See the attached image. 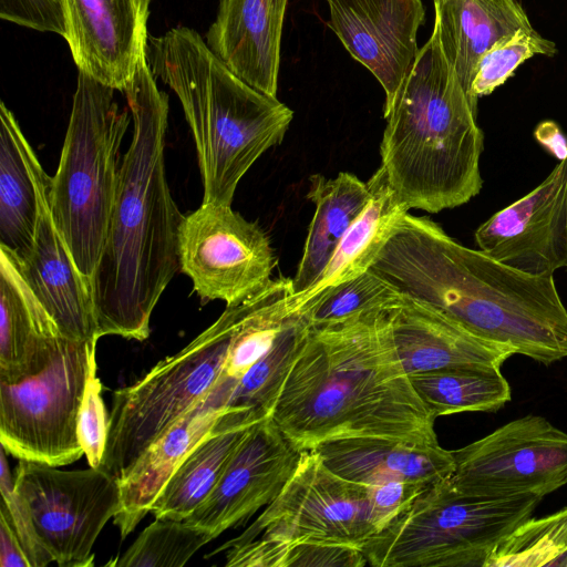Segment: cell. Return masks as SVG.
Instances as JSON below:
<instances>
[{
    "label": "cell",
    "instance_id": "obj_23",
    "mask_svg": "<svg viewBox=\"0 0 567 567\" xmlns=\"http://www.w3.org/2000/svg\"><path fill=\"white\" fill-rule=\"evenodd\" d=\"M0 381L41 372L63 334L25 281L18 258L0 248Z\"/></svg>",
    "mask_w": 567,
    "mask_h": 567
},
{
    "label": "cell",
    "instance_id": "obj_4",
    "mask_svg": "<svg viewBox=\"0 0 567 567\" xmlns=\"http://www.w3.org/2000/svg\"><path fill=\"white\" fill-rule=\"evenodd\" d=\"M381 166L396 202L439 213L482 189L484 134L433 32L419 52L385 117Z\"/></svg>",
    "mask_w": 567,
    "mask_h": 567
},
{
    "label": "cell",
    "instance_id": "obj_7",
    "mask_svg": "<svg viewBox=\"0 0 567 567\" xmlns=\"http://www.w3.org/2000/svg\"><path fill=\"white\" fill-rule=\"evenodd\" d=\"M543 497H477L450 477L424 491L362 549L375 567H485L496 546Z\"/></svg>",
    "mask_w": 567,
    "mask_h": 567
},
{
    "label": "cell",
    "instance_id": "obj_40",
    "mask_svg": "<svg viewBox=\"0 0 567 567\" xmlns=\"http://www.w3.org/2000/svg\"><path fill=\"white\" fill-rule=\"evenodd\" d=\"M0 566L31 567L23 546L7 517L0 513Z\"/></svg>",
    "mask_w": 567,
    "mask_h": 567
},
{
    "label": "cell",
    "instance_id": "obj_29",
    "mask_svg": "<svg viewBox=\"0 0 567 567\" xmlns=\"http://www.w3.org/2000/svg\"><path fill=\"white\" fill-rule=\"evenodd\" d=\"M427 409L437 417L461 412H496L511 401L501 370L447 369L410 374Z\"/></svg>",
    "mask_w": 567,
    "mask_h": 567
},
{
    "label": "cell",
    "instance_id": "obj_20",
    "mask_svg": "<svg viewBox=\"0 0 567 567\" xmlns=\"http://www.w3.org/2000/svg\"><path fill=\"white\" fill-rule=\"evenodd\" d=\"M215 384L210 393L164 431L118 477L121 507L113 517L127 537L186 456L214 430L227 411L228 393Z\"/></svg>",
    "mask_w": 567,
    "mask_h": 567
},
{
    "label": "cell",
    "instance_id": "obj_41",
    "mask_svg": "<svg viewBox=\"0 0 567 567\" xmlns=\"http://www.w3.org/2000/svg\"><path fill=\"white\" fill-rule=\"evenodd\" d=\"M535 140L559 162L567 158V136L554 121L540 122L534 131Z\"/></svg>",
    "mask_w": 567,
    "mask_h": 567
},
{
    "label": "cell",
    "instance_id": "obj_19",
    "mask_svg": "<svg viewBox=\"0 0 567 567\" xmlns=\"http://www.w3.org/2000/svg\"><path fill=\"white\" fill-rule=\"evenodd\" d=\"M388 317L398 355L409 375L447 369L501 370L515 354L404 296L389 309Z\"/></svg>",
    "mask_w": 567,
    "mask_h": 567
},
{
    "label": "cell",
    "instance_id": "obj_27",
    "mask_svg": "<svg viewBox=\"0 0 567 567\" xmlns=\"http://www.w3.org/2000/svg\"><path fill=\"white\" fill-rule=\"evenodd\" d=\"M309 182L307 197L313 203L315 213L297 272L291 278L293 296L305 292L316 282L371 196L368 182L347 172L334 178L315 174Z\"/></svg>",
    "mask_w": 567,
    "mask_h": 567
},
{
    "label": "cell",
    "instance_id": "obj_16",
    "mask_svg": "<svg viewBox=\"0 0 567 567\" xmlns=\"http://www.w3.org/2000/svg\"><path fill=\"white\" fill-rule=\"evenodd\" d=\"M328 25L350 53L381 84L390 113L419 52L416 34L424 21L422 0H326Z\"/></svg>",
    "mask_w": 567,
    "mask_h": 567
},
{
    "label": "cell",
    "instance_id": "obj_25",
    "mask_svg": "<svg viewBox=\"0 0 567 567\" xmlns=\"http://www.w3.org/2000/svg\"><path fill=\"white\" fill-rule=\"evenodd\" d=\"M44 172L14 114L0 106V244L18 257L32 246L43 193Z\"/></svg>",
    "mask_w": 567,
    "mask_h": 567
},
{
    "label": "cell",
    "instance_id": "obj_37",
    "mask_svg": "<svg viewBox=\"0 0 567 567\" xmlns=\"http://www.w3.org/2000/svg\"><path fill=\"white\" fill-rule=\"evenodd\" d=\"M269 542L274 567H362L368 564L363 551L355 547L321 543Z\"/></svg>",
    "mask_w": 567,
    "mask_h": 567
},
{
    "label": "cell",
    "instance_id": "obj_13",
    "mask_svg": "<svg viewBox=\"0 0 567 567\" xmlns=\"http://www.w3.org/2000/svg\"><path fill=\"white\" fill-rule=\"evenodd\" d=\"M179 268L205 301L237 303L271 279L276 258L267 234L231 206L202 203L183 216Z\"/></svg>",
    "mask_w": 567,
    "mask_h": 567
},
{
    "label": "cell",
    "instance_id": "obj_35",
    "mask_svg": "<svg viewBox=\"0 0 567 567\" xmlns=\"http://www.w3.org/2000/svg\"><path fill=\"white\" fill-rule=\"evenodd\" d=\"M96 343L93 341L89 354V370L78 417V435L91 467H100L109 439L110 416L101 396L97 377Z\"/></svg>",
    "mask_w": 567,
    "mask_h": 567
},
{
    "label": "cell",
    "instance_id": "obj_30",
    "mask_svg": "<svg viewBox=\"0 0 567 567\" xmlns=\"http://www.w3.org/2000/svg\"><path fill=\"white\" fill-rule=\"evenodd\" d=\"M310 329L309 317L301 311L281 332L269 352L238 381L227 402V411L246 414L256 422L270 416Z\"/></svg>",
    "mask_w": 567,
    "mask_h": 567
},
{
    "label": "cell",
    "instance_id": "obj_15",
    "mask_svg": "<svg viewBox=\"0 0 567 567\" xmlns=\"http://www.w3.org/2000/svg\"><path fill=\"white\" fill-rule=\"evenodd\" d=\"M301 451L271 416L251 426L209 496L184 519L216 538L268 506L292 475Z\"/></svg>",
    "mask_w": 567,
    "mask_h": 567
},
{
    "label": "cell",
    "instance_id": "obj_28",
    "mask_svg": "<svg viewBox=\"0 0 567 567\" xmlns=\"http://www.w3.org/2000/svg\"><path fill=\"white\" fill-rule=\"evenodd\" d=\"M252 425L236 424L221 415L213 432L179 464L152 504L150 512L154 517L172 520L188 517L213 492Z\"/></svg>",
    "mask_w": 567,
    "mask_h": 567
},
{
    "label": "cell",
    "instance_id": "obj_14",
    "mask_svg": "<svg viewBox=\"0 0 567 567\" xmlns=\"http://www.w3.org/2000/svg\"><path fill=\"white\" fill-rule=\"evenodd\" d=\"M474 237L486 255L522 272L548 276L567 268V158L478 226Z\"/></svg>",
    "mask_w": 567,
    "mask_h": 567
},
{
    "label": "cell",
    "instance_id": "obj_39",
    "mask_svg": "<svg viewBox=\"0 0 567 567\" xmlns=\"http://www.w3.org/2000/svg\"><path fill=\"white\" fill-rule=\"evenodd\" d=\"M430 485L388 482L369 487V496L374 515L382 530L395 520Z\"/></svg>",
    "mask_w": 567,
    "mask_h": 567
},
{
    "label": "cell",
    "instance_id": "obj_32",
    "mask_svg": "<svg viewBox=\"0 0 567 567\" xmlns=\"http://www.w3.org/2000/svg\"><path fill=\"white\" fill-rule=\"evenodd\" d=\"M206 530L184 520L156 519L113 563L118 567H179L213 540Z\"/></svg>",
    "mask_w": 567,
    "mask_h": 567
},
{
    "label": "cell",
    "instance_id": "obj_18",
    "mask_svg": "<svg viewBox=\"0 0 567 567\" xmlns=\"http://www.w3.org/2000/svg\"><path fill=\"white\" fill-rule=\"evenodd\" d=\"M50 187L41 198L32 246L18 257L21 272L32 292L60 332L73 340L100 339L91 284L75 261L53 221Z\"/></svg>",
    "mask_w": 567,
    "mask_h": 567
},
{
    "label": "cell",
    "instance_id": "obj_6",
    "mask_svg": "<svg viewBox=\"0 0 567 567\" xmlns=\"http://www.w3.org/2000/svg\"><path fill=\"white\" fill-rule=\"evenodd\" d=\"M115 90L79 72L49 204L76 267L89 280L99 262L116 194L120 148L132 116Z\"/></svg>",
    "mask_w": 567,
    "mask_h": 567
},
{
    "label": "cell",
    "instance_id": "obj_34",
    "mask_svg": "<svg viewBox=\"0 0 567 567\" xmlns=\"http://www.w3.org/2000/svg\"><path fill=\"white\" fill-rule=\"evenodd\" d=\"M556 51L555 43L534 28L520 29L499 40L478 61L470 92L473 104L477 106L480 97L504 84L529 58L537 54L551 56Z\"/></svg>",
    "mask_w": 567,
    "mask_h": 567
},
{
    "label": "cell",
    "instance_id": "obj_5",
    "mask_svg": "<svg viewBox=\"0 0 567 567\" xmlns=\"http://www.w3.org/2000/svg\"><path fill=\"white\" fill-rule=\"evenodd\" d=\"M146 61L182 105L197 152L203 203L231 206L243 176L282 142L292 110L237 76L192 28L150 35Z\"/></svg>",
    "mask_w": 567,
    "mask_h": 567
},
{
    "label": "cell",
    "instance_id": "obj_42",
    "mask_svg": "<svg viewBox=\"0 0 567 567\" xmlns=\"http://www.w3.org/2000/svg\"><path fill=\"white\" fill-rule=\"evenodd\" d=\"M434 1H437V0H433V2H434Z\"/></svg>",
    "mask_w": 567,
    "mask_h": 567
},
{
    "label": "cell",
    "instance_id": "obj_17",
    "mask_svg": "<svg viewBox=\"0 0 567 567\" xmlns=\"http://www.w3.org/2000/svg\"><path fill=\"white\" fill-rule=\"evenodd\" d=\"M74 64L124 92L146 61L151 0H61Z\"/></svg>",
    "mask_w": 567,
    "mask_h": 567
},
{
    "label": "cell",
    "instance_id": "obj_9",
    "mask_svg": "<svg viewBox=\"0 0 567 567\" xmlns=\"http://www.w3.org/2000/svg\"><path fill=\"white\" fill-rule=\"evenodd\" d=\"M95 340L63 336L41 372L0 381V442L7 453L51 466L71 464L84 454L78 417Z\"/></svg>",
    "mask_w": 567,
    "mask_h": 567
},
{
    "label": "cell",
    "instance_id": "obj_22",
    "mask_svg": "<svg viewBox=\"0 0 567 567\" xmlns=\"http://www.w3.org/2000/svg\"><path fill=\"white\" fill-rule=\"evenodd\" d=\"M315 451L332 472L367 486L388 482L432 485L454 471L452 451L439 443L353 437L323 443Z\"/></svg>",
    "mask_w": 567,
    "mask_h": 567
},
{
    "label": "cell",
    "instance_id": "obj_10",
    "mask_svg": "<svg viewBox=\"0 0 567 567\" xmlns=\"http://www.w3.org/2000/svg\"><path fill=\"white\" fill-rule=\"evenodd\" d=\"M381 532L369 487L339 476L310 450L301 452L292 475L257 519L208 556L255 539L334 544L362 550Z\"/></svg>",
    "mask_w": 567,
    "mask_h": 567
},
{
    "label": "cell",
    "instance_id": "obj_12",
    "mask_svg": "<svg viewBox=\"0 0 567 567\" xmlns=\"http://www.w3.org/2000/svg\"><path fill=\"white\" fill-rule=\"evenodd\" d=\"M452 453L450 481L467 495L544 497L567 484V433L540 415L513 420Z\"/></svg>",
    "mask_w": 567,
    "mask_h": 567
},
{
    "label": "cell",
    "instance_id": "obj_11",
    "mask_svg": "<svg viewBox=\"0 0 567 567\" xmlns=\"http://www.w3.org/2000/svg\"><path fill=\"white\" fill-rule=\"evenodd\" d=\"M14 484L54 561L61 567L92 566V547L121 507L118 477L101 467L62 471L20 460Z\"/></svg>",
    "mask_w": 567,
    "mask_h": 567
},
{
    "label": "cell",
    "instance_id": "obj_24",
    "mask_svg": "<svg viewBox=\"0 0 567 567\" xmlns=\"http://www.w3.org/2000/svg\"><path fill=\"white\" fill-rule=\"evenodd\" d=\"M434 14L444 55L477 109L470 92L478 61L496 42L532 23L516 0H437Z\"/></svg>",
    "mask_w": 567,
    "mask_h": 567
},
{
    "label": "cell",
    "instance_id": "obj_38",
    "mask_svg": "<svg viewBox=\"0 0 567 567\" xmlns=\"http://www.w3.org/2000/svg\"><path fill=\"white\" fill-rule=\"evenodd\" d=\"M0 18L39 32L65 35L61 0H0Z\"/></svg>",
    "mask_w": 567,
    "mask_h": 567
},
{
    "label": "cell",
    "instance_id": "obj_2",
    "mask_svg": "<svg viewBox=\"0 0 567 567\" xmlns=\"http://www.w3.org/2000/svg\"><path fill=\"white\" fill-rule=\"evenodd\" d=\"M371 269L402 296L544 365L567 358V308L554 275L535 276L463 246L409 213Z\"/></svg>",
    "mask_w": 567,
    "mask_h": 567
},
{
    "label": "cell",
    "instance_id": "obj_1",
    "mask_svg": "<svg viewBox=\"0 0 567 567\" xmlns=\"http://www.w3.org/2000/svg\"><path fill=\"white\" fill-rule=\"evenodd\" d=\"M386 310L311 326L271 417L301 452L342 439L439 443L398 355Z\"/></svg>",
    "mask_w": 567,
    "mask_h": 567
},
{
    "label": "cell",
    "instance_id": "obj_26",
    "mask_svg": "<svg viewBox=\"0 0 567 567\" xmlns=\"http://www.w3.org/2000/svg\"><path fill=\"white\" fill-rule=\"evenodd\" d=\"M371 196L339 241L328 265L305 292L292 296L296 310H306L337 286L371 269L408 209L394 198L379 167L368 181Z\"/></svg>",
    "mask_w": 567,
    "mask_h": 567
},
{
    "label": "cell",
    "instance_id": "obj_21",
    "mask_svg": "<svg viewBox=\"0 0 567 567\" xmlns=\"http://www.w3.org/2000/svg\"><path fill=\"white\" fill-rule=\"evenodd\" d=\"M288 0H219L205 41L241 80L277 97Z\"/></svg>",
    "mask_w": 567,
    "mask_h": 567
},
{
    "label": "cell",
    "instance_id": "obj_36",
    "mask_svg": "<svg viewBox=\"0 0 567 567\" xmlns=\"http://www.w3.org/2000/svg\"><path fill=\"white\" fill-rule=\"evenodd\" d=\"M0 491L2 496L0 513L12 525L30 560L31 567H45L54 561L53 556L43 546L37 534L25 501L16 488L14 477L11 475L3 447L1 452Z\"/></svg>",
    "mask_w": 567,
    "mask_h": 567
},
{
    "label": "cell",
    "instance_id": "obj_31",
    "mask_svg": "<svg viewBox=\"0 0 567 567\" xmlns=\"http://www.w3.org/2000/svg\"><path fill=\"white\" fill-rule=\"evenodd\" d=\"M567 567V506L529 517L493 550L485 567Z\"/></svg>",
    "mask_w": 567,
    "mask_h": 567
},
{
    "label": "cell",
    "instance_id": "obj_3",
    "mask_svg": "<svg viewBox=\"0 0 567 567\" xmlns=\"http://www.w3.org/2000/svg\"><path fill=\"white\" fill-rule=\"evenodd\" d=\"M147 61L125 89L133 135L122 158L103 249L90 279L100 338L143 341L152 312L173 279L183 216L166 178L168 96Z\"/></svg>",
    "mask_w": 567,
    "mask_h": 567
},
{
    "label": "cell",
    "instance_id": "obj_33",
    "mask_svg": "<svg viewBox=\"0 0 567 567\" xmlns=\"http://www.w3.org/2000/svg\"><path fill=\"white\" fill-rule=\"evenodd\" d=\"M403 296L379 274L369 269L319 299L306 311L311 326L347 320L375 310L395 307Z\"/></svg>",
    "mask_w": 567,
    "mask_h": 567
},
{
    "label": "cell",
    "instance_id": "obj_8",
    "mask_svg": "<svg viewBox=\"0 0 567 567\" xmlns=\"http://www.w3.org/2000/svg\"><path fill=\"white\" fill-rule=\"evenodd\" d=\"M234 329L235 310L226 306L184 349L113 393L101 468L120 477L164 431L210 393L223 371Z\"/></svg>",
    "mask_w": 567,
    "mask_h": 567
}]
</instances>
